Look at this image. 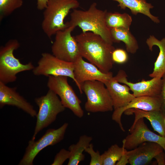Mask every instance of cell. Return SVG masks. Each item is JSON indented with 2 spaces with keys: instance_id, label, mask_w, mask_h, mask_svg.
Listing matches in <instances>:
<instances>
[{
  "instance_id": "6da1fadb",
  "label": "cell",
  "mask_w": 165,
  "mask_h": 165,
  "mask_svg": "<svg viewBox=\"0 0 165 165\" xmlns=\"http://www.w3.org/2000/svg\"><path fill=\"white\" fill-rule=\"evenodd\" d=\"M75 37L81 57L103 72H110L114 63L112 54L115 48L112 45L99 35L91 32H82Z\"/></svg>"
},
{
  "instance_id": "7a4b0ae2",
  "label": "cell",
  "mask_w": 165,
  "mask_h": 165,
  "mask_svg": "<svg viewBox=\"0 0 165 165\" xmlns=\"http://www.w3.org/2000/svg\"><path fill=\"white\" fill-rule=\"evenodd\" d=\"M95 2L86 10L74 9L70 14V20L66 23L68 26L79 27L82 32H91L99 35L108 43L114 42L110 29L106 22V10L98 9Z\"/></svg>"
},
{
  "instance_id": "3957f363",
  "label": "cell",
  "mask_w": 165,
  "mask_h": 165,
  "mask_svg": "<svg viewBox=\"0 0 165 165\" xmlns=\"http://www.w3.org/2000/svg\"><path fill=\"white\" fill-rule=\"evenodd\" d=\"M79 6L77 0H49L43 13L42 27L49 38L68 27L64 20L72 9Z\"/></svg>"
},
{
  "instance_id": "277c9868",
  "label": "cell",
  "mask_w": 165,
  "mask_h": 165,
  "mask_svg": "<svg viewBox=\"0 0 165 165\" xmlns=\"http://www.w3.org/2000/svg\"><path fill=\"white\" fill-rule=\"evenodd\" d=\"M16 39L9 40L0 49V82L7 84L15 81L18 73L32 70L35 66L31 62L23 64L14 55L20 47Z\"/></svg>"
},
{
  "instance_id": "5b68a950",
  "label": "cell",
  "mask_w": 165,
  "mask_h": 165,
  "mask_svg": "<svg viewBox=\"0 0 165 165\" xmlns=\"http://www.w3.org/2000/svg\"><path fill=\"white\" fill-rule=\"evenodd\" d=\"M35 101L38 107L39 110L31 139L33 140H35L36 135L40 131L53 122L57 115L65 109L58 95L50 89L45 95L35 98Z\"/></svg>"
},
{
  "instance_id": "8992f818",
  "label": "cell",
  "mask_w": 165,
  "mask_h": 165,
  "mask_svg": "<svg viewBox=\"0 0 165 165\" xmlns=\"http://www.w3.org/2000/svg\"><path fill=\"white\" fill-rule=\"evenodd\" d=\"M86 96L85 110L92 113L106 112L113 109L112 99L105 83L97 80L86 81L81 86Z\"/></svg>"
},
{
  "instance_id": "52a82bcc",
  "label": "cell",
  "mask_w": 165,
  "mask_h": 165,
  "mask_svg": "<svg viewBox=\"0 0 165 165\" xmlns=\"http://www.w3.org/2000/svg\"><path fill=\"white\" fill-rule=\"evenodd\" d=\"M68 77L65 76H50L48 77L47 86L56 94L64 107L70 109L79 118L84 115L81 106V101L69 84Z\"/></svg>"
},
{
  "instance_id": "ba28073f",
  "label": "cell",
  "mask_w": 165,
  "mask_h": 165,
  "mask_svg": "<svg viewBox=\"0 0 165 165\" xmlns=\"http://www.w3.org/2000/svg\"><path fill=\"white\" fill-rule=\"evenodd\" d=\"M68 126V123H65L58 129H48L38 140H30L18 165H33L35 158L42 150L48 146L54 145L63 140Z\"/></svg>"
},
{
  "instance_id": "9c48e42d",
  "label": "cell",
  "mask_w": 165,
  "mask_h": 165,
  "mask_svg": "<svg viewBox=\"0 0 165 165\" xmlns=\"http://www.w3.org/2000/svg\"><path fill=\"white\" fill-rule=\"evenodd\" d=\"M75 27L69 26L57 31L51 47L52 54L64 61L74 63L80 55L78 43L72 32Z\"/></svg>"
},
{
  "instance_id": "30bf717a",
  "label": "cell",
  "mask_w": 165,
  "mask_h": 165,
  "mask_svg": "<svg viewBox=\"0 0 165 165\" xmlns=\"http://www.w3.org/2000/svg\"><path fill=\"white\" fill-rule=\"evenodd\" d=\"M74 63L60 59L53 54L42 53L37 65L32 70L36 76H65L72 79L75 82Z\"/></svg>"
},
{
  "instance_id": "8fae6325",
  "label": "cell",
  "mask_w": 165,
  "mask_h": 165,
  "mask_svg": "<svg viewBox=\"0 0 165 165\" xmlns=\"http://www.w3.org/2000/svg\"><path fill=\"white\" fill-rule=\"evenodd\" d=\"M144 119L140 118L132 124L129 130V134L123 141V145L127 150H131L144 142H152L160 145L165 152V137L151 131Z\"/></svg>"
},
{
  "instance_id": "7c38bea8",
  "label": "cell",
  "mask_w": 165,
  "mask_h": 165,
  "mask_svg": "<svg viewBox=\"0 0 165 165\" xmlns=\"http://www.w3.org/2000/svg\"><path fill=\"white\" fill-rule=\"evenodd\" d=\"M74 63L75 82L81 94L83 93L81 86L85 82L97 80L105 83L113 77L112 72H103L94 64L85 61L81 56Z\"/></svg>"
},
{
  "instance_id": "4fadbf2b",
  "label": "cell",
  "mask_w": 165,
  "mask_h": 165,
  "mask_svg": "<svg viewBox=\"0 0 165 165\" xmlns=\"http://www.w3.org/2000/svg\"><path fill=\"white\" fill-rule=\"evenodd\" d=\"M114 78L119 83L125 84L130 88L135 97L160 96L162 85V78H153L150 80L133 83L128 81L127 75L123 70H120Z\"/></svg>"
},
{
  "instance_id": "5bb4252c",
  "label": "cell",
  "mask_w": 165,
  "mask_h": 165,
  "mask_svg": "<svg viewBox=\"0 0 165 165\" xmlns=\"http://www.w3.org/2000/svg\"><path fill=\"white\" fill-rule=\"evenodd\" d=\"M161 101L160 96H143L135 97L125 106L114 110L112 118L125 131L121 122L123 114L127 110L134 108L145 111L160 110Z\"/></svg>"
},
{
  "instance_id": "9a60e30c",
  "label": "cell",
  "mask_w": 165,
  "mask_h": 165,
  "mask_svg": "<svg viewBox=\"0 0 165 165\" xmlns=\"http://www.w3.org/2000/svg\"><path fill=\"white\" fill-rule=\"evenodd\" d=\"M0 82V108L6 105L15 106L33 117L37 112L33 106L17 91L16 87H11Z\"/></svg>"
},
{
  "instance_id": "2e32d148",
  "label": "cell",
  "mask_w": 165,
  "mask_h": 165,
  "mask_svg": "<svg viewBox=\"0 0 165 165\" xmlns=\"http://www.w3.org/2000/svg\"><path fill=\"white\" fill-rule=\"evenodd\" d=\"M164 151L158 144L152 142H144L136 148L127 151L129 163L131 165H146L158 154Z\"/></svg>"
},
{
  "instance_id": "e0dca14e",
  "label": "cell",
  "mask_w": 165,
  "mask_h": 165,
  "mask_svg": "<svg viewBox=\"0 0 165 165\" xmlns=\"http://www.w3.org/2000/svg\"><path fill=\"white\" fill-rule=\"evenodd\" d=\"M105 84L112 99L114 110L125 106L135 97L127 85L120 84L113 76Z\"/></svg>"
},
{
  "instance_id": "ac0fdd59",
  "label": "cell",
  "mask_w": 165,
  "mask_h": 165,
  "mask_svg": "<svg viewBox=\"0 0 165 165\" xmlns=\"http://www.w3.org/2000/svg\"><path fill=\"white\" fill-rule=\"evenodd\" d=\"M124 112L127 115H134L133 124L140 118H146L149 121L154 130L160 135L165 137V115L161 110L145 111L132 108L126 110Z\"/></svg>"
},
{
  "instance_id": "d6986e66",
  "label": "cell",
  "mask_w": 165,
  "mask_h": 165,
  "mask_svg": "<svg viewBox=\"0 0 165 165\" xmlns=\"http://www.w3.org/2000/svg\"><path fill=\"white\" fill-rule=\"evenodd\" d=\"M149 49L152 51L154 46H157L159 53L154 63L152 72L149 76L152 78H162L165 73V38L161 40L156 38L153 35H150L146 41Z\"/></svg>"
},
{
  "instance_id": "ffe728a7",
  "label": "cell",
  "mask_w": 165,
  "mask_h": 165,
  "mask_svg": "<svg viewBox=\"0 0 165 165\" xmlns=\"http://www.w3.org/2000/svg\"><path fill=\"white\" fill-rule=\"evenodd\" d=\"M113 0L118 3V6L121 9H125L128 8L134 15L141 13L147 16L156 24L160 22L158 17L153 15L150 12V9H152L153 6L151 4L148 3L145 0Z\"/></svg>"
},
{
  "instance_id": "44dd1931",
  "label": "cell",
  "mask_w": 165,
  "mask_h": 165,
  "mask_svg": "<svg viewBox=\"0 0 165 165\" xmlns=\"http://www.w3.org/2000/svg\"><path fill=\"white\" fill-rule=\"evenodd\" d=\"M110 31L114 42L122 41L125 43L127 52L132 54L136 52L139 48L138 42L130 30L119 28L111 29Z\"/></svg>"
},
{
  "instance_id": "7402d4cb",
  "label": "cell",
  "mask_w": 165,
  "mask_h": 165,
  "mask_svg": "<svg viewBox=\"0 0 165 165\" xmlns=\"http://www.w3.org/2000/svg\"><path fill=\"white\" fill-rule=\"evenodd\" d=\"M93 140L92 137L86 135L80 136L78 141L75 144L71 145L68 148L70 156L68 165H78L84 160L85 158L83 152Z\"/></svg>"
},
{
  "instance_id": "603a6c76",
  "label": "cell",
  "mask_w": 165,
  "mask_h": 165,
  "mask_svg": "<svg viewBox=\"0 0 165 165\" xmlns=\"http://www.w3.org/2000/svg\"><path fill=\"white\" fill-rule=\"evenodd\" d=\"M106 22L107 27L110 29L123 28L130 30L132 21L131 16L127 13L107 12Z\"/></svg>"
},
{
  "instance_id": "cb8c5ba5",
  "label": "cell",
  "mask_w": 165,
  "mask_h": 165,
  "mask_svg": "<svg viewBox=\"0 0 165 165\" xmlns=\"http://www.w3.org/2000/svg\"><path fill=\"white\" fill-rule=\"evenodd\" d=\"M124 147L116 144L112 145L101 155L102 165H115L120 160L123 153Z\"/></svg>"
},
{
  "instance_id": "d4e9b609",
  "label": "cell",
  "mask_w": 165,
  "mask_h": 165,
  "mask_svg": "<svg viewBox=\"0 0 165 165\" xmlns=\"http://www.w3.org/2000/svg\"><path fill=\"white\" fill-rule=\"evenodd\" d=\"M23 2V0H0V19L20 7Z\"/></svg>"
},
{
  "instance_id": "484cf974",
  "label": "cell",
  "mask_w": 165,
  "mask_h": 165,
  "mask_svg": "<svg viewBox=\"0 0 165 165\" xmlns=\"http://www.w3.org/2000/svg\"><path fill=\"white\" fill-rule=\"evenodd\" d=\"M93 145L90 143L89 145L86 148L85 152L89 154L91 159L90 165H102L101 155L98 150L94 151Z\"/></svg>"
},
{
  "instance_id": "4316f807",
  "label": "cell",
  "mask_w": 165,
  "mask_h": 165,
  "mask_svg": "<svg viewBox=\"0 0 165 165\" xmlns=\"http://www.w3.org/2000/svg\"><path fill=\"white\" fill-rule=\"evenodd\" d=\"M129 57L127 52L123 49H115L112 54V59L114 63L123 64L127 62Z\"/></svg>"
},
{
  "instance_id": "83f0119b",
  "label": "cell",
  "mask_w": 165,
  "mask_h": 165,
  "mask_svg": "<svg viewBox=\"0 0 165 165\" xmlns=\"http://www.w3.org/2000/svg\"><path fill=\"white\" fill-rule=\"evenodd\" d=\"M70 152L64 148H62L56 155L51 165H62L68 159H69Z\"/></svg>"
},
{
  "instance_id": "f1b7e54d",
  "label": "cell",
  "mask_w": 165,
  "mask_h": 165,
  "mask_svg": "<svg viewBox=\"0 0 165 165\" xmlns=\"http://www.w3.org/2000/svg\"><path fill=\"white\" fill-rule=\"evenodd\" d=\"M162 85L160 97L161 101L160 110L165 115V73L162 77Z\"/></svg>"
},
{
  "instance_id": "f546056e",
  "label": "cell",
  "mask_w": 165,
  "mask_h": 165,
  "mask_svg": "<svg viewBox=\"0 0 165 165\" xmlns=\"http://www.w3.org/2000/svg\"><path fill=\"white\" fill-rule=\"evenodd\" d=\"M123 147L124 146H123ZM127 150L124 147L123 152L120 160L117 162L116 165H125L129 163L128 157L127 154Z\"/></svg>"
},
{
  "instance_id": "4dcf8cb0",
  "label": "cell",
  "mask_w": 165,
  "mask_h": 165,
  "mask_svg": "<svg viewBox=\"0 0 165 165\" xmlns=\"http://www.w3.org/2000/svg\"><path fill=\"white\" fill-rule=\"evenodd\" d=\"M158 165H165V152L162 151L157 154L154 158Z\"/></svg>"
},
{
  "instance_id": "1f68e13d",
  "label": "cell",
  "mask_w": 165,
  "mask_h": 165,
  "mask_svg": "<svg viewBox=\"0 0 165 165\" xmlns=\"http://www.w3.org/2000/svg\"><path fill=\"white\" fill-rule=\"evenodd\" d=\"M49 0H37V8L39 10L45 9L46 7Z\"/></svg>"
}]
</instances>
